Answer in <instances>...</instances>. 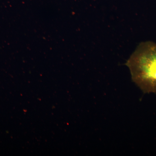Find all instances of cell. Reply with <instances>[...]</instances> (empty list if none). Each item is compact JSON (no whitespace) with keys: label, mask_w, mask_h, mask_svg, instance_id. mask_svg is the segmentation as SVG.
I'll return each mask as SVG.
<instances>
[{"label":"cell","mask_w":156,"mask_h":156,"mask_svg":"<svg viewBox=\"0 0 156 156\" xmlns=\"http://www.w3.org/2000/svg\"><path fill=\"white\" fill-rule=\"evenodd\" d=\"M132 81L144 93H156V44L140 43L128 59Z\"/></svg>","instance_id":"1"}]
</instances>
